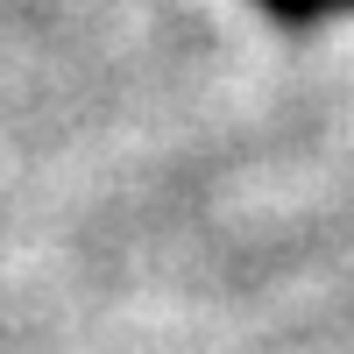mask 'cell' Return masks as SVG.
I'll list each match as a JSON object with an SVG mask.
<instances>
[{
  "label": "cell",
  "mask_w": 354,
  "mask_h": 354,
  "mask_svg": "<svg viewBox=\"0 0 354 354\" xmlns=\"http://www.w3.org/2000/svg\"><path fill=\"white\" fill-rule=\"evenodd\" d=\"M248 8H262L277 28H290V36H305V28H319V21L333 15L326 0H248Z\"/></svg>",
  "instance_id": "cell-1"
},
{
  "label": "cell",
  "mask_w": 354,
  "mask_h": 354,
  "mask_svg": "<svg viewBox=\"0 0 354 354\" xmlns=\"http://www.w3.org/2000/svg\"><path fill=\"white\" fill-rule=\"evenodd\" d=\"M326 8H340V15H354V0H326Z\"/></svg>",
  "instance_id": "cell-2"
}]
</instances>
